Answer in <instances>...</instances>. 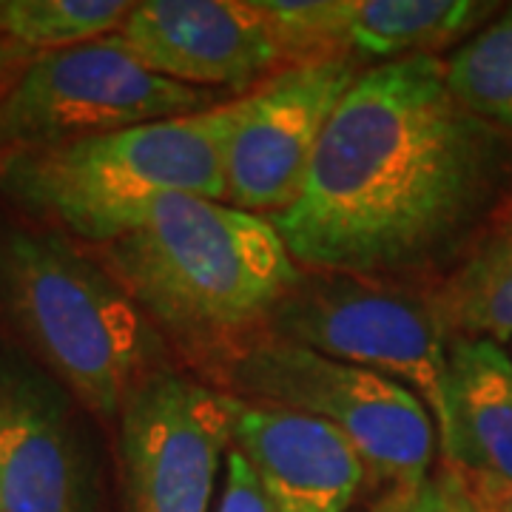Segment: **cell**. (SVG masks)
I'll use <instances>...</instances> for the list:
<instances>
[{
  "mask_svg": "<svg viewBox=\"0 0 512 512\" xmlns=\"http://www.w3.org/2000/svg\"><path fill=\"white\" fill-rule=\"evenodd\" d=\"M436 481L439 512H501L470 470L444 464Z\"/></svg>",
  "mask_w": 512,
  "mask_h": 512,
  "instance_id": "cell-19",
  "label": "cell"
},
{
  "mask_svg": "<svg viewBox=\"0 0 512 512\" xmlns=\"http://www.w3.org/2000/svg\"><path fill=\"white\" fill-rule=\"evenodd\" d=\"M97 262L160 336L220 359L265 330L302 276L268 217L202 197L154 202L137 228L97 245Z\"/></svg>",
  "mask_w": 512,
  "mask_h": 512,
  "instance_id": "cell-2",
  "label": "cell"
},
{
  "mask_svg": "<svg viewBox=\"0 0 512 512\" xmlns=\"http://www.w3.org/2000/svg\"><path fill=\"white\" fill-rule=\"evenodd\" d=\"M242 100L12 157L0 163V191L74 237L106 245L165 197L225 200V151Z\"/></svg>",
  "mask_w": 512,
  "mask_h": 512,
  "instance_id": "cell-3",
  "label": "cell"
},
{
  "mask_svg": "<svg viewBox=\"0 0 512 512\" xmlns=\"http://www.w3.org/2000/svg\"><path fill=\"white\" fill-rule=\"evenodd\" d=\"M128 0H0V37L26 52H60L114 35Z\"/></svg>",
  "mask_w": 512,
  "mask_h": 512,
  "instance_id": "cell-17",
  "label": "cell"
},
{
  "mask_svg": "<svg viewBox=\"0 0 512 512\" xmlns=\"http://www.w3.org/2000/svg\"><path fill=\"white\" fill-rule=\"evenodd\" d=\"M262 336L404 384L427 404L447 458L453 441L450 333L430 299L379 285L370 276L302 271Z\"/></svg>",
  "mask_w": 512,
  "mask_h": 512,
  "instance_id": "cell-6",
  "label": "cell"
},
{
  "mask_svg": "<svg viewBox=\"0 0 512 512\" xmlns=\"http://www.w3.org/2000/svg\"><path fill=\"white\" fill-rule=\"evenodd\" d=\"M288 63L348 57L362 69L436 55L498 9L473 0H259Z\"/></svg>",
  "mask_w": 512,
  "mask_h": 512,
  "instance_id": "cell-12",
  "label": "cell"
},
{
  "mask_svg": "<svg viewBox=\"0 0 512 512\" xmlns=\"http://www.w3.org/2000/svg\"><path fill=\"white\" fill-rule=\"evenodd\" d=\"M476 476V473H473ZM478 484L487 490V495L495 501V507L501 512H512V484H501V481H493V478L476 476Z\"/></svg>",
  "mask_w": 512,
  "mask_h": 512,
  "instance_id": "cell-22",
  "label": "cell"
},
{
  "mask_svg": "<svg viewBox=\"0 0 512 512\" xmlns=\"http://www.w3.org/2000/svg\"><path fill=\"white\" fill-rule=\"evenodd\" d=\"M214 512H279L271 495L262 490L251 464L234 447L225 456V484Z\"/></svg>",
  "mask_w": 512,
  "mask_h": 512,
  "instance_id": "cell-18",
  "label": "cell"
},
{
  "mask_svg": "<svg viewBox=\"0 0 512 512\" xmlns=\"http://www.w3.org/2000/svg\"><path fill=\"white\" fill-rule=\"evenodd\" d=\"M225 393L328 421L367 470L390 481L396 498L430 481L439 433L427 404L387 376L328 359L311 348L256 336L222 359Z\"/></svg>",
  "mask_w": 512,
  "mask_h": 512,
  "instance_id": "cell-5",
  "label": "cell"
},
{
  "mask_svg": "<svg viewBox=\"0 0 512 512\" xmlns=\"http://www.w3.org/2000/svg\"><path fill=\"white\" fill-rule=\"evenodd\" d=\"M384 512H439L436 481L430 478V481L421 487L419 493H413V495H402V498H396V495H393V501L387 504V510Z\"/></svg>",
  "mask_w": 512,
  "mask_h": 512,
  "instance_id": "cell-20",
  "label": "cell"
},
{
  "mask_svg": "<svg viewBox=\"0 0 512 512\" xmlns=\"http://www.w3.org/2000/svg\"><path fill=\"white\" fill-rule=\"evenodd\" d=\"M32 57V52H26L23 46L0 37V92L9 86V80L18 74V69Z\"/></svg>",
  "mask_w": 512,
  "mask_h": 512,
  "instance_id": "cell-21",
  "label": "cell"
},
{
  "mask_svg": "<svg viewBox=\"0 0 512 512\" xmlns=\"http://www.w3.org/2000/svg\"><path fill=\"white\" fill-rule=\"evenodd\" d=\"M444 69L447 86L467 109L512 134V6L464 37Z\"/></svg>",
  "mask_w": 512,
  "mask_h": 512,
  "instance_id": "cell-16",
  "label": "cell"
},
{
  "mask_svg": "<svg viewBox=\"0 0 512 512\" xmlns=\"http://www.w3.org/2000/svg\"><path fill=\"white\" fill-rule=\"evenodd\" d=\"M450 336L512 342V211L430 296Z\"/></svg>",
  "mask_w": 512,
  "mask_h": 512,
  "instance_id": "cell-15",
  "label": "cell"
},
{
  "mask_svg": "<svg viewBox=\"0 0 512 512\" xmlns=\"http://www.w3.org/2000/svg\"><path fill=\"white\" fill-rule=\"evenodd\" d=\"M507 171V134L453 94L444 57H404L356 77L302 194L271 222L299 268L410 274L476 231Z\"/></svg>",
  "mask_w": 512,
  "mask_h": 512,
  "instance_id": "cell-1",
  "label": "cell"
},
{
  "mask_svg": "<svg viewBox=\"0 0 512 512\" xmlns=\"http://www.w3.org/2000/svg\"><path fill=\"white\" fill-rule=\"evenodd\" d=\"M362 72L356 60L322 57L288 66L245 94L225 151L222 202L268 220L291 208L333 111Z\"/></svg>",
  "mask_w": 512,
  "mask_h": 512,
  "instance_id": "cell-9",
  "label": "cell"
},
{
  "mask_svg": "<svg viewBox=\"0 0 512 512\" xmlns=\"http://www.w3.org/2000/svg\"><path fill=\"white\" fill-rule=\"evenodd\" d=\"M231 447L279 512H348L367 476L362 456L328 421L228 396Z\"/></svg>",
  "mask_w": 512,
  "mask_h": 512,
  "instance_id": "cell-13",
  "label": "cell"
},
{
  "mask_svg": "<svg viewBox=\"0 0 512 512\" xmlns=\"http://www.w3.org/2000/svg\"><path fill=\"white\" fill-rule=\"evenodd\" d=\"M450 416L444 464L512 484V359L504 345L450 336Z\"/></svg>",
  "mask_w": 512,
  "mask_h": 512,
  "instance_id": "cell-14",
  "label": "cell"
},
{
  "mask_svg": "<svg viewBox=\"0 0 512 512\" xmlns=\"http://www.w3.org/2000/svg\"><path fill=\"white\" fill-rule=\"evenodd\" d=\"M97 467L74 396L0 348V512H97Z\"/></svg>",
  "mask_w": 512,
  "mask_h": 512,
  "instance_id": "cell-10",
  "label": "cell"
},
{
  "mask_svg": "<svg viewBox=\"0 0 512 512\" xmlns=\"http://www.w3.org/2000/svg\"><path fill=\"white\" fill-rule=\"evenodd\" d=\"M128 512H208L231 450L228 393L157 367L117 416Z\"/></svg>",
  "mask_w": 512,
  "mask_h": 512,
  "instance_id": "cell-8",
  "label": "cell"
},
{
  "mask_svg": "<svg viewBox=\"0 0 512 512\" xmlns=\"http://www.w3.org/2000/svg\"><path fill=\"white\" fill-rule=\"evenodd\" d=\"M0 308L37 365L100 421H117L134 384L163 367V336L97 262L57 231L0 228Z\"/></svg>",
  "mask_w": 512,
  "mask_h": 512,
  "instance_id": "cell-4",
  "label": "cell"
},
{
  "mask_svg": "<svg viewBox=\"0 0 512 512\" xmlns=\"http://www.w3.org/2000/svg\"><path fill=\"white\" fill-rule=\"evenodd\" d=\"M234 100L146 72L111 37L32 55L0 92V163Z\"/></svg>",
  "mask_w": 512,
  "mask_h": 512,
  "instance_id": "cell-7",
  "label": "cell"
},
{
  "mask_svg": "<svg viewBox=\"0 0 512 512\" xmlns=\"http://www.w3.org/2000/svg\"><path fill=\"white\" fill-rule=\"evenodd\" d=\"M504 348H507V353H510V359H512V342L510 345H504Z\"/></svg>",
  "mask_w": 512,
  "mask_h": 512,
  "instance_id": "cell-23",
  "label": "cell"
},
{
  "mask_svg": "<svg viewBox=\"0 0 512 512\" xmlns=\"http://www.w3.org/2000/svg\"><path fill=\"white\" fill-rule=\"evenodd\" d=\"M109 37L146 72L234 97L291 66L259 0H146Z\"/></svg>",
  "mask_w": 512,
  "mask_h": 512,
  "instance_id": "cell-11",
  "label": "cell"
}]
</instances>
